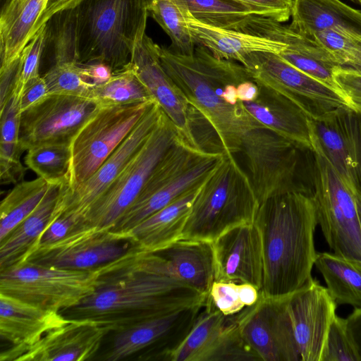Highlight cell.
I'll use <instances>...</instances> for the list:
<instances>
[{"instance_id": "cell-54", "label": "cell", "mask_w": 361, "mask_h": 361, "mask_svg": "<svg viewBox=\"0 0 361 361\" xmlns=\"http://www.w3.org/2000/svg\"><path fill=\"white\" fill-rule=\"evenodd\" d=\"M238 292L240 300L245 307L253 305L259 297V290L250 283H238Z\"/></svg>"}, {"instance_id": "cell-29", "label": "cell", "mask_w": 361, "mask_h": 361, "mask_svg": "<svg viewBox=\"0 0 361 361\" xmlns=\"http://www.w3.org/2000/svg\"><path fill=\"white\" fill-rule=\"evenodd\" d=\"M49 0H9L0 16V71L9 67L37 32Z\"/></svg>"}, {"instance_id": "cell-28", "label": "cell", "mask_w": 361, "mask_h": 361, "mask_svg": "<svg viewBox=\"0 0 361 361\" xmlns=\"http://www.w3.org/2000/svg\"><path fill=\"white\" fill-rule=\"evenodd\" d=\"M290 27L309 37L327 29L361 39V11L341 0H293Z\"/></svg>"}, {"instance_id": "cell-7", "label": "cell", "mask_w": 361, "mask_h": 361, "mask_svg": "<svg viewBox=\"0 0 361 361\" xmlns=\"http://www.w3.org/2000/svg\"><path fill=\"white\" fill-rule=\"evenodd\" d=\"M103 274V266L72 270L25 262L0 271V294L59 312L75 307L94 293Z\"/></svg>"}, {"instance_id": "cell-44", "label": "cell", "mask_w": 361, "mask_h": 361, "mask_svg": "<svg viewBox=\"0 0 361 361\" xmlns=\"http://www.w3.org/2000/svg\"><path fill=\"white\" fill-rule=\"evenodd\" d=\"M329 52L343 67L348 57L361 39L348 33L332 29L317 32L307 37Z\"/></svg>"}, {"instance_id": "cell-33", "label": "cell", "mask_w": 361, "mask_h": 361, "mask_svg": "<svg viewBox=\"0 0 361 361\" xmlns=\"http://www.w3.org/2000/svg\"><path fill=\"white\" fill-rule=\"evenodd\" d=\"M50 183L42 178L16 184L0 205V240L39 205Z\"/></svg>"}, {"instance_id": "cell-42", "label": "cell", "mask_w": 361, "mask_h": 361, "mask_svg": "<svg viewBox=\"0 0 361 361\" xmlns=\"http://www.w3.org/2000/svg\"><path fill=\"white\" fill-rule=\"evenodd\" d=\"M47 25H42L23 50L19 59L13 95L20 100L25 86L39 78L42 52L47 44Z\"/></svg>"}, {"instance_id": "cell-31", "label": "cell", "mask_w": 361, "mask_h": 361, "mask_svg": "<svg viewBox=\"0 0 361 361\" xmlns=\"http://www.w3.org/2000/svg\"><path fill=\"white\" fill-rule=\"evenodd\" d=\"M227 318L207 298L191 329L172 353L170 361H206Z\"/></svg>"}, {"instance_id": "cell-46", "label": "cell", "mask_w": 361, "mask_h": 361, "mask_svg": "<svg viewBox=\"0 0 361 361\" xmlns=\"http://www.w3.org/2000/svg\"><path fill=\"white\" fill-rule=\"evenodd\" d=\"M247 8L252 15L269 18L280 23L291 17L293 0H231Z\"/></svg>"}, {"instance_id": "cell-40", "label": "cell", "mask_w": 361, "mask_h": 361, "mask_svg": "<svg viewBox=\"0 0 361 361\" xmlns=\"http://www.w3.org/2000/svg\"><path fill=\"white\" fill-rule=\"evenodd\" d=\"M49 94H64L87 98L94 85L84 74L82 64L54 63L44 75Z\"/></svg>"}, {"instance_id": "cell-6", "label": "cell", "mask_w": 361, "mask_h": 361, "mask_svg": "<svg viewBox=\"0 0 361 361\" xmlns=\"http://www.w3.org/2000/svg\"><path fill=\"white\" fill-rule=\"evenodd\" d=\"M224 152L195 147L180 135L159 162L136 201L110 230L120 235L201 185L221 162Z\"/></svg>"}, {"instance_id": "cell-14", "label": "cell", "mask_w": 361, "mask_h": 361, "mask_svg": "<svg viewBox=\"0 0 361 361\" xmlns=\"http://www.w3.org/2000/svg\"><path fill=\"white\" fill-rule=\"evenodd\" d=\"M288 297L271 298L259 294L256 303L235 314L243 338L261 360H300L288 311Z\"/></svg>"}, {"instance_id": "cell-30", "label": "cell", "mask_w": 361, "mask_h": 361, "mask_svg": "<svg viewBox=\"0 0 361 361\" xmlns=\"http://www.w3.org/2000/svg\"><path fill=\"white\" fill-rule=\"evenodd\" d=\"M314 265L338 305L361 307V262L334 252H317Z\"/></svg>"}, {"instance_id": "cell-37", "label": "cell", "mask_w": 361, "mask_h": 361, "mask_svg": "<svg viewBox=\"0 0 361 361\" xmlns=\"http://www.w3.org/2000/svg\"><path fill=\"white\" fill-rule=\"evenodd\" d=\"M27 169L49 183L69 180L71 150L69 144H49L27 150L24 158Z\"/></svg>"}, {"instance_id": "cell-19", "label": "cell", "mask_w": 361, "mask_h": 361, "mask_svg": "<svg viewBox=\"0 0 361 361\" xmlns=\"http://www.w3.org/2000/svg\"><path fill=\"white\" fill-rule=\"evenodd\" d=\"M162 114L160 106L154 102L132 131L99 169L75 190H67L61 200V212L75 214L82 219L86 211L111 185L142 147Z\"/></svg>"}, {"instance_id": "cell-24", "label": "cell", "mask_w": 361, "mask_h": 361, "mask_svg": "<svg viewBox=\"0 0 361 361\" xmlns=\"http://www.w3.org/2000/svg\"><path fill=\"white\" fill-rule=\"evenodd\" d=\"M202 183L186 191L123 235L132 243L137 252H155L180 239Z\"/></svg>"}, {"instance_id": "cell-25", "label": "cell", "mask_w": 361, "mask_h": 361, "mask_svg": "<svg viewBox=\"0 0 361 361\" xmlns=\"http://www.w3.org/2000/svg\"><path fill=\"white\" fill-rule=\"evenodd\" d=\"M67 320L59 312L0 294V335L13 345L2 353H12L30 346Z\"/></svg>"}, {"instance_id": "cell-3", "label": "cell", "mask_w": 361, "mask_h": 361, "mask_svg": "<svg viewBox=\"0 0 361 361\" xmlns=\"http://www.w3.org/2000/svg\"><path fill=\"white\" fill-rule=\"evenodd\" d=\"M254 224L260 234L264 262L259 294L287 298L312 277L317 255L314 198L298 191L271 197L259 204Z\"/></svg>"}, {"instance_id": "cell-47", "label": "cell", "mask_w": 361, "mask_h": 361, "mask_svg": "<svg viewBox=\"0 0 361 361\" xmlns=\"http://www.w3.org/2000/svg\"><path fill=\"white\" fill-rule=\"evenodd\" d=\"M82 225L84 224L81 218L73 214L61 212L59 204L54 216L40 238L39 246L57 242Z\"/></svg>"}, {"instance_id": "cell-36", "label": "cell", "mask_w": 361, "mask_h": 361, "mask_svg": "<svg viewBox=\"0 0 361 361\" xmlns=\"http://www.w3.org/2000/svg\"><path fill=\"white\" fill-rule=\"evenodd\" d=\"M195 19L205 24L241 31L252 16L243 6L231 0H177Z\"/></svg>"}, {"instance_id": "cell-13", "label": "cell", "mask_w": 361, "mask_h": 361, "mask_svg": "<svg viewBox=\"0 0 361 361\" xmlns=\"http://www.w3.org/2000/svg\"><path fill=\"white\" fill-rule=\"evenodd\" d=\"M133 249L132 243L118 233L82 225L57 242L37 247L25 262L89 270L117 260Z\"/></svg>"}, {"instance_id": "cell-51", "label": "cell", "mask_w": 361, "mask_h": 361, "mask_svg": "<svg viewBox=\"0 0 361 361\" xmlns=\"http://www.w3.org/2000/svg\"><path fill=\"white\" fill-rule=\"evenodd\" d=\"M86 0H49L46 8L41 16L36 26L37 32L40 27L46 24L56 13L78 8Z\"/></svg>"}, {"instance_id": "cell-27", "label": "cell", "mask_w": 361, "mask_h": 361, "mask_svg": "<svg viewBox=\"0 0 361 361\" xmlns=\"http://www.w3.org/2000/svg\"><path fill=\"white\" fill-rule=\"evenodd\" d=\"M186 20L197 45L205 47L217 58L236 61L243 66L254 52L279 54L286 47L281 42L259 35L205 24L187 11Z\"/></svg>"}, {"instance_id": "cell-22", "label": "cell", "mask_w": 361, "mask_h": 361, "mask_svg": "<svg viewBox=\"0 0 361 361\" xmlns=\"http://www.w3.org/2000/svg\"><path fill=\"white\" fill-rule=\"evenodd\" d=\"M212 244L214 281L250 283L261 290L264 278L262 246L254 223L232 228Z\"/></svg>"}, {"instance_id": "cell-57", "label": "cell", "mask_w": 361, "mask_h": 361, "mask_svg": "<svg viewBox=\"0 0 361 361\" xmlns=\"http://www.w3.org/2000/svg\"><path fill=\"white\" fill-rule=\"evenodd\" d=\"M352 2L361 6V0H350Z\"/></svg>"}, {"instance_id": "cell-43", "label": "cell", "mask_w": 361, "mask_h": 361, "mask_svg": "<svg viewBox=\"0 0 361 361\" xmlns=\"http://www.w3.org/2000/svg\"><path fill=\"white\" fill-rule=\"evenodd\" d=\"M320 361H360L346 328L345 318L336 314L328 331Z\"/></svg>"}, {"instance_id": "cell-53", "label": "cell", "mask_w": 361, "mask_h": 361, "mask_svg": "<svg viewBox=\"0 0 361 361\" xmlns=\"http://www.w3.org/2000/svg\"><path fill=\"white\" fill-rule=\"evenodd\" d=\"M346 328L361 361V307L354 308L345 318Z\"/></svg>"}, {"instance_id": "cell-5", "label": "cell", "mask_w": 361, "mask_h": 361, "mask_svg": "<svg viewBox=\"0 0 361 361\" xmlns=\"http://www.w3.org/2000/svg\"><path fill=\"white\" fill-rule=\"evenodd\" d=\"M149 0H86L78 7L79 63H104L112 71L130 61L146 33Z\"/></svg>"}, {"instance_id": "cell-20", "label": "cell", "mask_w": 361, "mask_h": 361, "mask_svg": "<svg viewBox=\"0 0 361 361\" xmlns=\"http://www.w3.org/2000/svg\"><path fill=\"white\" fill-rule=\"evenodd\" d=\"M111 330L90 319H68L47 331L34 344L12 353H1V361H83L98 351Z\"/></svg>"}, {"instance_id": "cell-48", "label": "cell", "mask_w": 361, "mask_h": 361, "mask_svg": "<svg viewBox=\"0 0 361 361\" xmlns=\"http://www.w3.org/2000/svg\"><path fill=\"white\" fill-rule=\"evenodd\" d=\"M340 91L355 106H361V74L346 67L338 68L334 74Z\"/></svg>"}, {"instance_id": "cell-55", "label": "cell", "mask_w": 361, "mask_h": 361, "mask_svg": "<svg viewBox=\"0 0 361 361\" xmlns=\"http://www.w3.org/2000/svg\"><path fill=\"white\" fill-rule=\"evenodd\" d=\"M343 67L349 68L361 74V43L350 51Z\"/></svg>"}, {"instance_id": "cell-1", "label": "cell", "mask_w": 361, "mask_h": 361, "mask_svg": "<svg viewBox=\"0 0 361 361\" xmlns=\"http://www.w3.org/2000/svg\"><path fill=\"white\" fill-rule=\"evenodd\" d=\"M159 56L163 68L189 104L215 132L224 153L240 152L244 135L263 128L238 97L240 83L252 78L244 66L217 58L200 45L192 55L159 46Z\"/></svg>"}, {"instance_id": "cell-49", "label": "cell", "mask_w": 361, "mask_h": 361, "mask_svg": "<svg viewBox=\"0 0 361 361\" xmlns=\"http://www.w3.org/2000/svg\"><path fill=\"white\" fill-rule=\"evenodd\" d=\"M49 95L43 77L30 81L25 87L20 100V113L42 101Z\"/></svg>"}, {"instance_id": "cell-41", "label": "cell", "mask_w": 361, "mask_h": 361, "mask_svg": "<svg viewBox=\"0 0 361 361\" xmlns=\"http://www.w3.org/2000/svg\"><path fill=\"white\" fill-rule=\"evenodd\" d=\"M261 359L243 338L235 314L228 316L207 361H259Z\"/></svg>"}, {"instance_id": "cell-38", "label": "cell", "mask_w": 361, "mask_h": 361, "mask_svg": "<svg viewBox=\"0 0 361 361\" xmlns=\"http://www.w3.org/2000/svg\"><path fill=\"white\" fill-rule=\"evenodd\" d=\"M47 25V42L52 45L55 63H79L78 8L56 13Z\"/></svg>"}, {"instance_id": "cell-56", "label": "cell", "mask_w": 361, "mask_h": 361, "mask_svg": "<svg viewBox=\"0 0 361 361\" xmlns=\"http://www.w3.org/2000/svg\"><path fill=\"white\" fill-rule=\"evenodd\" d=\"M354 195H355V200H356V204H357V209H358L360 221V224H361V195L357 192H354Z\"/></svg>"}, {"instance_id": "cell-39", "label": "cell", "mask_w": 361, "mask_h": 361, "mask_svg": "<svg viewBox=\"0 0 361 361\" xmlns=\"http://www.w3.org/2000/svg\"><path fill=\"white\" fill-rule=\"evenodd\" d=\"M335 114L348 149L352 190L361 195V106H343Z\"/></svg>"}, {"instance_id": "cell-50", "label": "cell", "mask_w": 361, "mask_h": 361, "mask_svg": "<svg viewBox=\"0 0 361 361\" xmlns=\"http://www.w3.org/2000/svg\"><path fill=\"white\" fill-rule=\"evenodd\" d=\"M20 56L6 69L0 71V111L13 95Z\"/></svg>"}, {"instance_id": "cell-26", "label": "cell", "mask_w": 361, "mask_h": 361, "mask_svg": "<svg viewBox=\"0 0 361 361\" xmlns=\"http://www.w3.org/2000/svg\"><path fill=\"white\" fill-rule=\"evenodd\" d=\"M68 188V179L50 183L37 208L0 240V271L25 262L39 246L44 231Z\"/></svg>"}, {"instance_id": "cell-16", "label": "cell", "mask_w": 361, "mask_h": 361, "mask_svg": "<svg viewBox=\"0 0 361 361\" xmlns=\"http://www.w3.org/2000/svg\"><path fill=\"white\" fill-rule=\"evenodd\" d=\"M205 303L143 320L116 331L104 360H121L149 350L148 359L170 361L172 353L187 336Z\"/></svg>"}, {"instance_id": "cell-4", "label": "cell", "mask_w": 361, "mask_h": 361, "mask_svg": "<svg viewBox=\"0 0 361 361\" xmlns=\"http://www.w3.org/2000/svg\"><path fill=\"white\" fill-rule=\"evenodd\" d=\"M259 205L248 174L224 153L202 183L180 239L212 243L232 228L253 224Z\"/></svg>"}, {"instance_id": "cell-35", "label": "cell", "mask_w": 361, "mask_h": 361, "mask_svg": "<svg viewBox=\"0 0 361 361\" xmlns=\"http://www.w3.org/2000/svg\"><path fill=\"white\" fill-rule=\"evenodd\" d=\"M149 14L169 36L176 53L192 55L196 43L186 20V10L177 0H149Z\"/></svg>"}, {"instance_id": "cell-11", "label": "cell", "mask_w": 361, "mask_h": 361, "mask_svg": "<svg viewBox=\"0 0 361 361\" xmlns=\"http://www.w3.org/2000/svg\"><path fill=\"white\" fill-rule=\"evenodd\" d=\"M303 149L265 128H256L243 136L240 152L246 158L248 176L262 203L283 193H313L298 182Z\"/></svg>"}, {"instance_id": "cell-52", "label": "cell", "mask_w": 361, "mask_h": 361, "mask_svg": "<svg viewBox=\"0 0 361 361\" xmlns=\"http://www.w3.org/2000/svg\"><path fill=\"white\" fill-rule=\"evenodd\" d=\"M82 66L85 75L94 85L106 82L113 73L112 69L104 63L97 62Z\"/></svg>"}, {"instance_id": "cell-12", "label": "cell", "mask_w": 361, "mask_h": 361, "mask_svg": "<svg viewBox=\"0 0 361 361\" xmlns=\"http://www.w3.org/2000/svg\"><path fill=\"white\" fill-rule=\"evenodd\" d=\"M250 76L298 104L312 119L324 118L341 106L353 105L338 90L309 76L271 52H254L245 61Z\"/></svg>"}, {"instance_id": "cell-23", "label": "cell", "mask_w": 361, "mask_h": 361, "mask_svg": "<svg viewBox=\"0 0 361 361\" xmlns=\"http://www.w3.org/2000/svg\"><path fill=\"white\" fill-rule=\"evenodd\" d=\"M259 86L257 98L243 102L246 111L263 128L292 141L301 148L313 150L310 118L285 95L263 85Z\"/></svg>"}, {"instance_id": "cell-2", "label": "cell", "mask_w": 361, "mask_h": 361, "mask_svg": "<svg viewBox=\"0 0 361 361\" xmlns=\"http://www.w3.org/2000/svg\"><path fill=\"white\" fill-rule=\"evenodd\" d=\"M126 255L106 266L102 282L94 293L66 310L68 319H92L116 332L206 302L207 295L169 276L135 267L128 262Z\"/></svg>"}, {"instance_id": "cell-32", "label": "cell", "mask_w": 361, "mask_h": 361, "mask_svg": "<svg viewBox=\"0 0 361 361\" xmlns=\"http://www.w3.org/2000/svg\"><path fill=\"white\" fill-rule=\"evenodd\" d=\"M88 99L99 106L128 105L155 101L130 61L114 71L106 82L94 85Z\"/></svg>"}, {"instance_id": "cell-18", "label": "cell", "mask_w": 361, "mask_h": 361, "mask_svg": "<svg viewBox=\"0 0 361 361\" xmlns=\"http://www.w3.org/2000/svg\"><path fill=\"white\" fill-rule=\"evenodd\" d=\"M130 62L141 81L172 121L180 136L190 145L201 149L193 131L194 109L163 68L159 56V45L145 33L137 41Z\"/></svg>"}, {"instance_id": "cell-21", "label": "cell", "mask_w": 361, "mask_h": 361, "mask_svg": "<svg viewBox=\"0 0 361 361\" xmlns=\"http://www.w3.org/2000/svg\"><path fill=\"white\" fill-rule=\"evenodd\" d=\"M288 311L302 361H320L338 306L326 288L311 277L288 297Z\"/></svg>"}, {"instance_id": "cell-9", "label": "cell", "mask_w": 361, "mask_h": 361, "mask_svg": "<svg viewBox=\"0 0 361 361\" xmlns=\"http://www.w3.org/2000/svg\"><path fill=\"white\" fill-rule=\"evenodd\" d=\"M179 135L164 114L144 145L82 216L83 224L111 230L136 201L153 171Z\"/></svg>"}, {"instance_id": "cell-15", "label": "cell", "mask_w": 361, "mask_h": 361, "mask_svg": "<svg viewBox=\"0 0 361 361\" xmlns=\"http://www.w3.org/2000/svg\"><path fill=\"white\" fill-rule=\"evenodd\" d=\"M97 104L84 97L49 94L21 113V148L49 144H69Z\"/></svg>"}, {"instance_id": "cell-34", "label": "cell", "mask_w": 361, "mask_h": 361, "mask_svg": "<svg viewBox=\"0 0 361 361\" xmlns=\"http://www.w3.org/2000/svg\"><path fill=\"white\" fill-rule=\"evenodd\" d=\"M335 111L322 119L310 118L312 142L318 147L336 173L352 190L348 149Z\"/></svg>"}, {"instance_id": "cell-45", "label": "cell", "mask_w": 361, "mask_h": 361, "mask_svg": "<svg viewBox=\"0 0 361 361\" xmlns=\"http://www.w3.org/2000/svg\"><path fill=\"white\" fill-rule=\"evenodd\" d=\"M207 298L226 316L236 314L245 307L240 298L238 283L214 281Z\"/></svg>"}, {"instance_id": "cell-17", "label": "cell", "mask_w": 361, "mask_h": 361, "mask_svg": "<svg viewBox=\"0 0 361 361\" xmlns=\"http://www.w3.org/2000/svg\"><path fill=\"white\" fill-rule=\"evenodd\" d=\"M129 264L171 276L207 295L214 278V260L210 242L179 239L155 252H133Z\"/></svg>"}, {"instance_id": "cell-8", "label": "cell", "mask_w": 361, "mask_h": 361, "mask_svg": "<svg viewBox=\"0 0 361 361\" xmlns=\"http://www.w3.org/2000/svg\"><path fill=\"white\" fill-rule=\"evenodd\" d=\"M317 224L330 250L341 257L361 262V224L353 191L312 145Z\"/></svg>"}, {"instance_id": "cell-10", "label": "cell", "mask_w": 361, "mask_h": 361, "mask_svg": "<svg viewBox=\"0 0 361 361\" xmlns=\"http://www.w3.org/2000/svg\"><path fill=\"white\" fill-rule=\"evenodd\" d=\"M154 102L97 105L71 142L69 191L80 185L99 169Z\"/></svg>"}]
</instances>
